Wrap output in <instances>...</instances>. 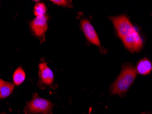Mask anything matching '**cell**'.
I'll return each mask as SVG.
<instances>
[{"label": "cell", "instance_id": "cell-6", "mask_svg": "<svg viewBox=\"0 0 152 114\" xmlns=\"http://www.w3.org/2000/svg\"><path fill=\"white\" fill-rule=\"evenodd\" d=\"M48 17L47 15L37 17L31 22V28L36 35L39 37L44 36L48 30Z\"/></svg>", "mask_w": 152, "mask_h": 114}, {"label": "cell", "instance_id": "cell-10", "mask_svg": "<svg viewBox=\"0 0 152 114\" xmlns=\"http://www.w3.org/2000/svg\"><path fill=\"white\" fill-rule=\"evenodd\" d=\"M26 79V73L23 70V68L19 67L15 71L14 75H13V81L14 84L16 86L21 84Z\"/></svg>", "mask_w": 152, "mask_h": 114}, {"label": "cell", "instance_id": "cell-1", "mask_svg": "<svg viewBox=\"0 0 152 114\" xmlns=\"http://www.w3.org/2000/svg\"><path fill=\"white\" fill-rule=\"evenodd\" d=\"M136 69L131 65H126L111 87L113 94L124 95L128 90L136 76Z\"/></svg>", "mask_w": 152, "mask_h": 114}, {"label": "cell", "instance_id": "cell-11", "mask_svg": "<svg viewBox=\"0 0 152 114\" xmlns=\"http://www.w3.org/2000/svg\"><path fill=\"white\" fill-rule=\"evenodd\" d=\"M46 11H47L46 6L43 3H37L34 6V15L37 17L45 15Z\"/></svg>", "mask_w": 152, "mask_h": 114}, {"label": "cell", "instance_id": "cell-14", "mask_svg": "<svg viewBox=\"0 0 152 114\" xmlns=\"http://www.w3.org/2000/svg\"><path fill=\"white\" fill-rule=\"evenodd\" d=\"M0 114H1V113H0Z\"/></svg>", "mask_w": 152, "mask_h": 114}, {"label": "cell", "instance_id": "cell-12", "mask_svg": "<svg viewBox=\"0 0 152 114\" xmlns=\"http://www.w3.org/2000/svg\"><path fill=\"white\" fill-rule=\"evenodd\" d=\"M51 1L55 4H58V5L59 6H67L69 4V2H70L68 1H64V0H53V1Z\"/></svg>", "mask_w": 152, "mask_h": 114}, {"label": "cell", "instance_id": "cell-9", "mask_svg": "<svg viewBox=\"0 0 152 114\" xmlns=\"http://www.w3.org/2000/svg\"><path fill=\"white\" fill-rule=\"evenodd\" d=\"M14 84L4 81L0 87V98H5L12 94L14 90Z\"/></svg>", "mask_w": 152, "mask_h": 114}, {"label": "cell", "instance_id": "cell-4", "mask_svg": "<svg viewBox=\"0 0 152 114\" xmlns=\"http://www.w3.org/2000/svg\"><path fill=\"white\" fill-rule=\"evenodd\" d=\"M127 49L131 52L139 51L142 47V40L135 29L122 39Z\"/></svg>", "mask_w": 152, "mask_h": 114}, {"label": "cell", "instance_id": "cell-13", "mask_svg": "<svg viewBox=\"0 0 152 114\" xmlns=\"http://www.w3.org/2000/svg\"><path fill=\"white\" fill-rule=\"evenodd\" d=\"M3 82H4L3 80L0 79V87H1V85H2V84H3Z\"/></svg>", "mask_w": 152, "mask_h": 114}, {"label": "cell", "instance_id": "cell-8", "mask_svg": "<svg viewBox=\"0 0 152 114\" xmlns=\"http://www.w3.org/2000/svg\"><path fill=\"white\" fill-rule=\"evenodd\" d=\"M136 72L142 75H146L152 71V64L150 60L144 58L138 62L136 68Z\"/></svg>", "mask_w": 152, "mask_h": 114}, {"label": "cell", "instance_id": "cell-2", "mask_svg": "<svg viewBox=\"0 0 152 114\" xmlns=\"http://www.w3.org/2000/svg\"><path fill=\"white\" fill-rule=\"evenodd\" d=\"M52 104L49 100L41 98H34L27 104L26 113H51Z\"/></svg>", "mask_w": 152, "mask_h": 114}, {"label": "cell", "instance_id": "cell-5", "mask_svg": "<svg viewBox=\"0 0 152 114\" xmlns=\"http://www.w3.org/2000/svg\"><path fill=\"white\" fill-rule=\"evenodd\" d=\"M81 27L85 36L89 42L97 46H101L97 33L88 20L82 19L81 21Z\"/></svg>", "mask_w": 152, "mask_h": 114}, {"label": "cell", "instance_id": "cell-3", "mask_svg": "<svg viewBox=\"0 0 152 114\" xmlns=\"http://www.w3.org/2000/svg\"><path fill=\"white\" fill-rule=\"evenodd\" d=\"M114 26L117 30L118 36L123 39L134 30V28L128 18L125 15L110 17Z\"/></svg>", "mask_w": 152, "mask_h": 114}, {"label": "cell", "instance_id": "cell-7", "mask_svg": "<svg viewBox=\"0 0 152 114\" xmlns=\"http://www.w3.org/2000/svg\"><path fill=\"white\" fill-rule=\"evenodd\" d=\"M39 77L42 82L45 85H51L53 81V74L46 63L42 62L39 65Z\"/></svg>", "mask_w": 152, "mask_h": 114}]
</instances>
